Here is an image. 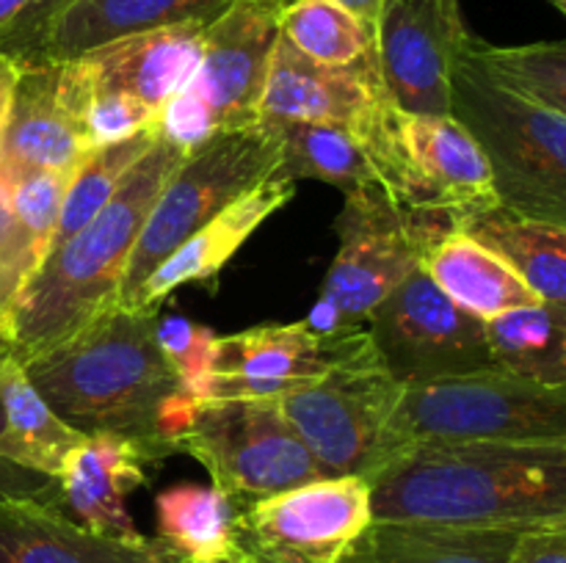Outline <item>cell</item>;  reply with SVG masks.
<instances>
[{
	"label": "cell",
	"instance_id": "obj_19",
	"mask_svg": "<svg viewBox=\"0 0 566 563\" xmlns=\"http://www.w3.org/2000/svg\"><path fill=\"white\" fill-rule=\"evenodd\" d=\"M88 152L81 125L55 92V66H17L0 132V180L11 185L44 171H75Z\"/></svg>",
	"mask_w": 566,
	"mask_h": 563
},
{
	"label": "cell",
	"instance_id": "obj_12",
	"mask_svg": "<svg viewBox=\"0 0 566 563\" xmlns=\"http://www.w3.org/2000/svg\"><path fill=\"white\" fill-rule=\"evenodd\" d=\"M374 522L359 475L318 478L238 508V535L254 563H340Z\"/></svg>",
	"mask_w": 566,
	"mask_h": 563
},
{
	"label": "cell",
	"instance_id": "obj_17",
	"mask_svg": "<svg viewBox=\"0 0 566 563\" xmlns=\"http://www.w3.org/2000/svg\"><path fill=\"white\" fill-rule=\"evenodd\" d=\"M329 342L307 323H265L216 340L213 373L193 401L208 397H254L276 401L304 390L326 373Z\"/></svg>",
	"mask_w": 566,
	"mask_h": 563
},
{
	"label": "cell",
	"instance_id": "obj_5",
	"mask_svg": "<svg viewBox=\"0 0 566 563\" xmlns=\"http://www.w3.org/2000/svg\"><path fill=\"white\" fill-rule=\"evenodd\" d=\"M448 114L484 152L503 208L566 226V114L506 92L464 55L453 66Z\"/></svg>",
	"mask_w": 566,
	"mask_h": 563
},
{
	"label": "cell",
	"instance_id": "obj_13",
	"mask_svg": "<svg viewBox=\"0 0 566 563\" xmlns=\"http://www.w3.org/2000/svg\"><path fill=\"white\" fill-rule=\"evenodd\" d=\"M205 25L208 22H182L136 33L88 50L64 64H53L61 105L77 125L83 105L97 94H127L160 114V108L182 92L197 72Z\"/></svg>",
	"mask_w": 566,
	"mask_h": 563
},
{
	"label": "cell",
	"instance_id": "obj_31",
	"mask_svg": "<svg viewBox=\"0 0 566 563\" xmlns=\"http://www.w3.org/2000/svg\"><path fill=\"white\" fill-rule=\"evenodd\" d=\"M280 33L315 64L359 66L376 61L374 28L332 0H287Z\"/></svg>",
	"mask_w": 566,
	"mask_h": 563
},
{
	"label": "cell",
	"instance_id": "obj_32",
	"mask_svg": "<svg viewBox=\"0 0 566 563\" xmlns=\"http://www.w3.org/2000/svg\"><path fill=\"white\" fill-rule=\"evenodd\" d=\"M158 136V125H153L147 127V130L136 132L133 138H125V141L92 149V152L77 163L75 174H72L70 180V188H66L64 193V204H61L53 246L66 241L70 235H75L81 226H86L88 221L108 204V199L114 196L116 188L122 185V180H125V177L130 174L133 166L153 149Z\"/></svg>",
	"mask_w": 566,
	"mask_h": 563
},
{
	"label": "cell",
	"instance_id": "obj_7",
	"mask_svg": "<svg viewBox=\"0 0 566 563\" xmlns=\"http://www.w3.org/2000/svg\"><path fill=\"white\" fill-rule=\"evenodd\" d=\"M354 138L401 208L459 226L501 204L484 152L451 114H407L387 103Z\"/></svg>",
	"mask_w": 566,
	"mask_h": 563
},
{
	"label": "cell",
	"instance_id": "obj_23",
	"mask_svg": "<svg viewBox=\"0 0 566 563\" xmlns=\"http://www.w3.org/2000/svg\"><path fill=\"white\" fill-rule=\"evenodd\" d=\"M517 528H453L426 522H374L340 563H509Z\"/></svg>",
	"mask_w": 566,
	"mask_h": 563
},
{
	"label": "cell",
	"instance_id": "obj_3",
	"mask_svg": "<svg viewBox=\"0 0 566 563\" xmlns=\"http://www.w3.org/2000/svg\"><path fill=\"white\" fill-rule=\"evenodd\" d=\"M186 152L158 136L86 226L55 243L9 312L11 357L28 359L61 346L105 309L116 307L127 259L149 210Z\"/></svg>",
	"mask_w": 566,
	"mask_h": 563
},
{
	"label": "cell",
	"instance_id": "obj_20",
	"mask_svg": "<svg viewBox=\"0 0 566 563\" xmlns=\"http://www.w3.org/2000/svg\"><path fill=\"white\" fill-rule=\"evenodd\" d=\"M293 193H296V182L280 180V177L271 174L269 180H263L252 191L243 193L230 208L221 210L213 221L199 226L188 241H182L122 307L158 309L160 301L169 293H175L177 287L216 279L221 268L235 257L238 248L252 237V232L269 215L285 208L293 199Z\"/></svg>",
	"mask_w": 566,
	"mask_h": 563
},
{
	"label": "cell",
	"instance_id": "obj_14",
	"mask_svg": "<svg viewBox=\"0 0 566 563\" xmlns=\"http://www.w3.org/2000/svg\"><path fill=\"white\" fill-rule=\"evenodd\" d=\"M379 75L407 114H448L453 66L473 33L459 0H381L374 25Z\"/></svg>",
	"mask_w": 566,
	"mask_h": 563
},
{
	"label": "cell",
	"instance_id": "obj_25",
	"mask_svg": "<svg viewBox=\"0 0 566 563\" xmlns=\"http://www.w3.org/2000/svg\"><path fill=\"white\" fill-rule=\"evenodd\" d=\"M155 541L171 563H254L238 535V508L213 486L177 484L160 491Z\"/></svg>",
	"mask_w": 566,
	"mask_h": 563
},
{
	"label": "cell",
	"instance_id": "obj_35",
	"mask_svg": "<svg viewBox=\"0 0 566 563\" xmlns=\"http://www.w3.org/2000/svg\"><path fill=\"white\" fill-rule=\"evenodd\" d=\"M153 125H158V110L138 103L136 97H127V94L88 97L81 114L83 136H86L92 149L125 141V138H133L136 132L147 130Z\"/></svg>",
	"mask_w": 566,
	"mask_h": 563
},
{
	"label": "cell",
	"instance_id": "obj_37",
	"mask_svg": "<svg viewBox=\"0 0 566 563\" xmlns=\"http://www.w3.org/2000/svg\"><path fill=\"white\" fill-rule=\"evenodd\" d=\"M72 3L75 0H28L25 9L11 20V25L0 31V55L20 66L33 53L44 31L53 25L55 17L70 9Z\"/></svg>",
	"mask_w": 566,
	"mask_h": 563
},
{
	"label": "cell",
	"instance_id": "obj_38",
	"mask_svg": "<svg viewBox=\"0 0 566 563\" xmlns=\"http://www.w3.org/2000/svg\"><path fill=\"white\" fill-rule=\"evenodd\" d=\"M509 563H566V522L523 530Z\"/></svg>",
	"mask_w": 566,
	"mask_h": 563
},
{
	"label": "cell",
	"instance_id": "obj_36",
	"mask_svg": "<svg viewBox=\"0 0 566 563\" xmlns=\"http://www.w3.org/2000/svg\"><path fill=\"white\" fill-rule=\"evenodd\" d=\"M33 270H36V259H33L14 219V210H11L9 185L0 180V315L6 320Z\"/></svg>",
	"mask_w": 566,
	"mask_h": 563
},
{
	"label": "cell",
	"instance_id": "obj_26",
	"mask_svg": "<svg viewBox=\"0 0 566 563\" xmlns=\"http://www.w3.org/2000/svg\"><path fill=\"white\" fill-rule=\"evenodd\" d=\"M503 259L542 301L566 304V226L523 215L503 204L457 226Z\"/></svg>",
	"mask_w": 566,
	"mask_h": 563
},
{
	"label": "cell",
	"instance_id": "obj_22",
	"mask_svg": "<svg viewBox=\"0 0 566 563\" xmlns=\"http://www.w3.org/2000/svg\"><path fill=\"white\" fill-rule=\"evenodd\" d=\"M227 3L230 0H75L55 17L20 66L64 64L116 39L182 22H210Z\"/></svg>",
	"mask_w": 566,
	"mask_h": 563
},
{
	"label": "cell",
	"instance_id": "obj_41",
	"mask_svg": "<svg viewBox=\"0 0 566 563\" xmlns=\"http://www.w3.org/2000/svg\"><path fill=\"white\" fill-rule=\"evenodd\" d=\"M25 3L28 0H0V31L11 25V20L25 9Z\"/></svg>",
	"mask_w": 566,
	"mask_h": 563
},
{
	"label": "cell",
	"instance_id": "obj_42",
	"mask_svg": "<svg viewBox=\"0 0 566 563\" xmlns=\"http://www.w3.org/2000/svg\"><path fill=\"white\" fill-rule=\"evenodd\" d=\"M11 351V329H9V320L0 315V357Z\"/></svg>",
	"mask_w": 566,
	"mask_h": 563
},
{
	"label": "cell",
	"instance_id": "obj_18",
	"mask_svg": "<svg viewBox=\"0 0 566 563\" xmlns=\"http://www.w3.org/2000/svg\"><path fill=\"white\" fill-rule=\"evenodd\" d=\"M155 464L136 442L114 434H86L53 478V502L83 530L103 539L144 541L127 497L149 484Z\"/></svg>",
	"mask_w": 566,
	"mask_h": 563
},
{
	"label": "cell",
	"instance_id": "obj_16",
	"mask_svg": "<svg viewBox=\"0 0 566 563\" xmlns=\"http://www.w3.org/2000/svg\"><path fill=\"white\" fill-rule=\"evenodd\" d=\"M387 103L379 61L324 66L304 59L287 39H276L260 97V121H315L357 136Z\"/></svg>",
	"mask_w": 566,
	"mask_h": 563
},
{
	"label": "cell",
	"instance_id": "obj_29",
	"mask_svg": "<svg viewBox=\"0 0 566 563\" xmlns=\"http://www.w3.org/2000/svg\"><path fill=\"white\" fill-rule=\"evenodd\" d=\"M269 127L280 147L274 177L280 180H321L354 191L376 182L368 152L357 138L335 125L315 121H260Z\"/></svg>",
	"mask_w": 566,
	"mask_h": 563
},
{
	"label": "cell",
	"instance_id": "obj_10",
	"mask_svg": "<svg viewBox=\"0 0 566 563\" xmlns=\"http://www.w3.org/2000/svg\"><path fill=\"white\" fill-rule=\"evenodd\" d=\"M280 163V147L265 125L216 132L208 144L188 152L171 171L158 202L149 210L136 248L127 259L116 307L144 285L149 274L221 210L269 180Z\"/></svg>",
	"mask_w": 566,
	"mask_h": 563
},
{
	"label": "cell",
	"instance_id": "obj_4",
	"mask_svg": "<svg viewBox=\"0 0 566 563\" xmlns=\"http://www.w3.org/2000/svg\"><path fill=\"white\" fill-rule=\"evenodd\" d=\"M451 230L448 221L401 208L379 182L348 191L335 221L340 248L304 320L307 329L321 340L365 329L370 312L423 268L426 254Z\"/></svg>",
	"mask_w": 566,
	"mask_h": 563
},
{
	"label": "cell",
	"instance_id": "obj_8",
	"mask_svg": "<svg viewBox=\"0 0 566 563\" xmlns=\"http://www.w3.org/2000/svg\"><path fill=\"white\" fill-rule=\"evenodd\" d=\"M329 364L318 381L276 397L326 478L374 472L390 414L401 401L403 384L381 364L368 329L335 337Z\"/></svg>",
	"mask_w": 566,
	"mask_h": 563
},
{
	"label": "cell",
	"instance_id": "obj_6",
	"mask_svg": "<svg viewBox=\"0 0 566 563\" xmlns=\"http://www.w3.org/2000/svg\"><path fill=\"white\" fill-rule=\"evenodd\" d=\"M431 439L566 445V386L536 384L501 368L403 384L376 467L398 447Z\"/></svg>",
	"mask_w": 566,
	"mask_h": 563
},
{
	"label": "cell",
	"instance_id": "obj_39",
	"mask_svg": "<svg viewBox=\"0 0 566 563\" xmlns=\"http://www.w3.org/2000/svg\"><path fill=\"white\" fill-rule=\"evenodd\" d=\"M14 81H17V64L6 59V55H0V132H3L6 114H9V99H11V88H14Z\"/></svg>",
	"mask_w": 566,
	"mask_h": 563
},
{
	"label": "cell",
	"instance_id": "obj_43",
	"mask_svg": "<svg viewBox=\"0 0 566 563\" xmlns=\"http://www.w3.org/2000/svg\"><path fill=\"white\" fill-rule=\"evenodd\" d=\"M553 6H556L558 11H562V14H566V0H551Z\"/></svg>",
	"mask_w": 566,
	"mask_h": 563
},
{
	"label": "cell",
	"instance_id": "obj_15",
	"mask_svg": "<svg viewBox=\"0 0 566 563\" xmlns=\"http://www.w3.org/2000/svg\"><path fill=\"white\" fill-rule=\"evenodd\" d=\"M285 3L230 0L205 25L202 59L182 92L208 110L219 132L260 125V97Z\"/></svg>",
	"mask_w": 566,
	"mask_h": 563
},
{
	"label": "cell",
	"instance_id": "obj_30",
	"mask_svg": "<svg viewBox=\"0 0 566 563\" xmlns=\"http://www.w3.org/2000/svg\"><path fill=\"white\" fill-rule=\"evenodd\" d=\"M464 59L506 92L566 114V44L536 42L517 47H497L470 36L462 50Z\"/></svg>",
	"mask_w": 566,
	"mask_h": 563
},
{
	"label": "cell",
	"instance_id": "obj_34",
	"mask_svg": "<svg viewBox=\"0 0 566 563\" xmlns=\"http://www.w3.org/2000/svg\"><path fill=\"white\" fill-rule=\"evenodd\" d=\"M155 340H158V348L169 368L180 379L182 390L197 397L202 381L213 373L219 334L210 326L193 323L182 315H169V318H158Z\"/></svg>",
	"mask_w": 566,
	"mask_h": 563
},
{
	"label": "cell",
	"instance_id": "obj_33",
	"mask_svg": "<svg viewBox=\"0 0 566 563\" xmlns=\"http://www.w3.org/2000/svg\"><path fill=\"white\" fill-rule=\"evenodd\" d=\"M72 174L75 171H44V174L22 177L9 185L11 210H14L22 237L36 259V268L53 248L61 204H64Z\"/></svg>",
	"mask_w": 566,
	"mask_h": 563
},
{
	"label": "cell",
	"instance_id": "obj_40",
	"mask_svg": "<svg viewBox=\"0 0 566 563\" xmlns=\"http://www.w3.org/2000/svg\"><path fill=\"white\" fill-rule=\"evenodd\" d=\"M332 3L343 6V9H348L352 14H357L359 20L368 22L370 28L376 25V17H379V6L381 0H332Z\"/></svg>",
	"mask_w": 566,
	"mask_h": 563
},
{
	"label": "cell",
	"instance_id": "obj_9",
	"mask_svg": "<svg viewBox=\"0 0 566 563\" xmlns=\"http://www.w3.org/2000/svg\"><path fill=\"white\" fill-rule=\"evenodd\" d=\"M175 453L197 458L235 508L326 478L276 401H193Z\"/></svg>",
	"mask_w": 566,
	"mask_h": 563
},
{
	"label": "cell",
	"instance_id": "obj_1",
	"mask_svg": "<svg viewBox=\"0 0 566 563\" xmlns=\"http://www.w3.org/2000/svg\"><path fill=\"white\" fill-rule=\"evenodd\" d=\"M365 480L379 522L517 530L566 522V445L415 442Z\"/></svg>",
	"mask_w": 566,
	"mask_h": 563
},
{
	"label": "cell",
	"instance_id": "obj_11",
	"mask_svg": "<svg viewBox=\"0 0 566 563\" xmlns=\"http://www.w3.org/2000/svg\"><path fill=\"white\" fill-rule=\"evenodd\" d=\"M370 342L398 384L495 370L484 320L451 301L423 268L370 312Z\"/></svg>",
	"mask_w": 566,
	"mask_h": 563
},
{
	"label": "cell",
	"instance_id": "obj_27",
	"mask_svg": "<svg viewBox=\"0 0 566 563\" xmlns=\"http://www.w3.org/2000/svg\"><path fill=\"white\" fill-rule=\"evenodd\" d=\"M429 279L464 312L490 320L506 309L531 307L542 298L503 263L462 230H451L426 254Z\"/></svg>",
	"mask_w": 566,
	"mask_h": 563
},
{
	"label": "cell",
	"instance_id": "obj_28",
	"mask_svg": "<svg viewBox=\"0 0 566 563\" xmlns=\"http://www.w3.org/2000/svg\"><path fill=\"white\" fill-rule=\"evenodd\" d=\"M492 359L506 373L566 386V304H531L484 320Z\"/></svg>",
	"mask_w": 566,
	"mask_h": 563
},
{
	"label": "cell",
	"instance_id": "obj_2",
	"mask_svg": "<svg viewBox=\"0 0 566 563\" xmlns=\"http://www.w3.org/2000/svg\"><path fill=\"white\" fill-rule=\"evenodd\" d=\"M155 326L158 309L111 307L22 368L66 425L136 442L160 464L175 453L193 397L160 353Z\"/></svg>",
	"mask_w": 566,
	"mask_h": 563
},
{
	"label": "cell",
	"instance_id": "obj_21",
	"mask_svg": "<svg viewBox=\"0 0 566 563\" xmlns=\"http://www.w3.org/2000/svg\"><path fill=\"white\" fill-rule=\"evenodd\" d=\"M0 563H171L155 539L116 541L72 522L50 497L0 500Z\"/></svg>",
	"mask_w": 566,
	"mask_h": 563
},
{
	"label": "cell",
	"instance_id": "obj_24",
	"mask_svg": "<svg viewBox=\"0 0 566 563\" xmlns=\"http://www.w3.org/2000/svg\"><path fill=\"white\" fill-rule=\"evenodd\" d=\"M83 436L48 406L11 351L0 357V461L53 480Z\"/></svg>",
	"mask_w": 566,
	"mask_h": 563
}]
</instances>
